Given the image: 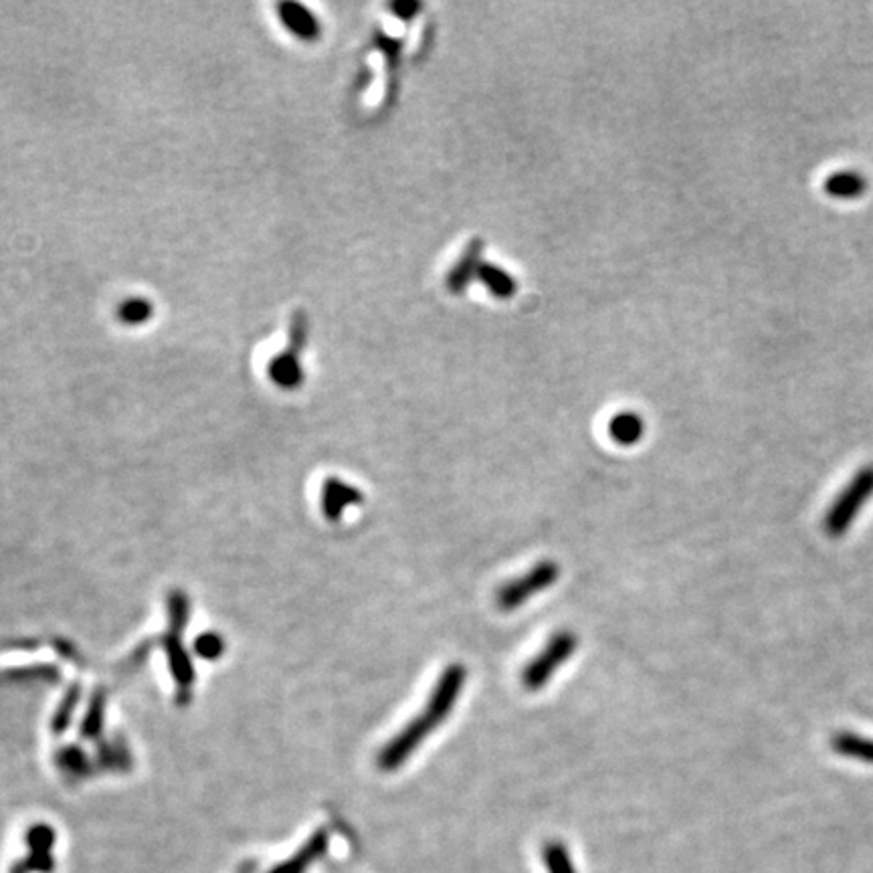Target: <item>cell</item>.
I'll list each match as a JSON object with an SVG mask.
<instances>
[{"label": "cell", "instance_id": "cell-9", "mask_svg": "<svg viewBox=\"0 0 873 873\" xmlns=\"http://www.w3.org/2000/svg\"><path fill=\"white\" fill-rule=\"evenodd\" d=\"M831 748L847 758H855L867 764H873V740L853 734V732H839L831 740Z\"/></svg>", "mask_w": 873, "mask_h": 873}, {"label": "cell", "instance_id": "cell-11", "mask_svg": "<svg viewBox=\"0 0 873 873\" xmlns=\"http://www.w3.org/2000/svg\"><path fill=\"white\" fill-rule=\"evenodd\" d=\"M281 19L291 33L302 37V39H316L318 37V21L302 5H283Z\"/></svg>", "mask_w": 873, "mask_h": 873}, {"label": "cell", "instance_id": "cell-4", "mask_svg": "<svg viewBox=\"0 0 873 873\" xmlns=\"http://www.w3.org/2000/svg\"><path fill=\"white\" fill-rule=\"evenodd\" d=\"M578 645V639L572 631H558L552 635V639L546 643V647L526 665L522 673L524 688L530 692L542 690L554 673L574 655Z\"/></svg>", "mask_w": 873, "mask_h": 873}, {"label": "cell", "instance_id": "cell-8", "mask_svg": "<svg viewBox=\"0 0 873 873\" xmlns=\"http://www.w3.org/2000/svg\"><path fill=\"white\" fill-rule=\"evenodd\" d=\"M360 500H362L360 492L354 490V488H350V485H346V483H342V481H336V479H332V481L326 483L324 508H326V514H328L332 520H338V516H340L348 506L358 504Z\"/></svg>", "mask_w": 873, "mask_h": 873}, {"label": "cell", "instance_id": "cell-2", "mask_svg": "<svg viewBox=\"0 0 873 873\" xmlns=\"http://www.w3.org/2000/svg\"><path fill=\"white\" fill-rule=\"evenodd\" d=\"M871 496H873V465H867L851 477L847 488L831 504L825 516L827 534L833 538L843 536Z\"/></svg>", "mask_w": 873, "mask_h": 873}, {"label": "cell", "instance_id": "cell-5", "mask_svg": "<svg viewBox=\"0 0 873 873\" xmlns=\"http://www.w3.org/2000/svg\"><path fill=\"white\" fill-rule=\"evenodd\" d=\"M306 330L308 324L302 318H298V322L294 324V340H291L294 344H291L285 352L277 354L269 364V376L273 378V382L281 386H296L302 380L298 350L306 340Z\"/></svg>", "mask_w": 873, "mask_h": 873}, {"label": "cell", "instance_id": "cell-10", "mask_svg": "<svg viewBox=\"0 0 873 873\" xmlns=\"http://www.w3.org/2000/svg\"><path fill=\"white\" fill-rule=\"evenodd\" d=\"M645 431L643 419L635 413H619L609 421V435L619 445H635L641 441Z\"/></svg>", "mask_w": 873, "mask_h": 873}, {"label": "cell", "instance_id": "cell-14", "mask_svg": "<svg viewBox=\"0 0 873 873\" xmlns=\"http://www.w3.org/2000/svg\"><path fill=\"white\" fill-rule=\"evenodd\" d=\"M546 859H548V865L554 869V873H570V861H568V853L564 851V847L550 845L546 849Z\"/></svg>", "mask_w": 873, "mask_h": 873}, {"label": "cell", "instance_id": "cell-6", "mask_svg": "<svg viewBox=\"0 0 873 873\" xmlns=\"http://www.w3.org/2000/svg\"><path fill=\"white\" fill-rule=\"evenodd\" d=\"M823 190L831 199L853 201L865 194L867 178L857 170H837L825 178Z\"/></svg>", "mask_w": 873, "mask_h": 873}, {"label": "cell", "instance_id": "cell-15", "mask_svg": "<svg viewBox=\"0 0 873 873\" xmlns=\"http://www.w3.org/2000/svg\"><path fill=\"white\" fill-rule=\"evenodd\" d=\"M421 7L417 3H397L393 5V11L401 17V19H411Z\"/></svg>", "mask_w": 873, "mask_h": 873}, {"label": "cell", "instance_id": "cell-12", "mask_svg": "<svg viewBox=\"0 0 873 873\" xmlns=\"http://www.w3.org/2000/svg\"><path fill=\"white\" fill-rule=\"evenodd\" d=\"M477 277L488 285V289L492 291V294L496 296V298H502V300H508V298H512L514 296V291H516V281L510 277V273H506L504 269H500V267H496V265H490V263H481V267H479V271H477Z\"/></svg>", "mask_w": 873, "mask_h": 873}, {"label": "cell", "instance_id": "cell-7", "mask_svg": "<svg viewBox=\"0 0 873 873\" xmlns=\"http://www.w3.org/2000/svg\"><path fill=\"white\" fill-rule=\"evenodd\" d=\"M481 249L483 243L479 239H473L463 255L459 257V261L451 267L449 275H447V287L453 291V294H461V291L469 285V281L477 275L479 267H481Z\"/></svg>", "mask_w": 873, "mask_h": 873}, {"label": "cell", "instance_id": "cell-3", "mask_svg": "<svg viewBox=\"0 0 873 873\" xmlns=\"http://www.w3.org/2000/svg\"><path fill=\"white\" fill-rule=\"evenodd\" d=\"M560 576V566L554 560H542L520 578H514L498 591L496 605L504 613L524 607L530 599L550 589Z\"/></svg>", "mask_w": 873, "mask_h": 873}, {"label": "cell", "instance_id": "cell-13", "mask_svg": "<svg viewBox=\"0 0 873 873\" xmlns=\"http://www.w3.org/2000/svg\"><path fill=\"white\" fill-rule=\"evenodd\" d=\"M150 312H152V306H150L148 302H144V300H128V302L122 306V310H120L122 318H124L126 322H130V324H140V322H144V320L150 316Z\"/></svg>", "mask_w": 873, "mask_h": 873}, {"label": "cell", "instance_id": "cell-1", "mask_svg": "<svg viewBox=\"0 0 873 873\" xmlns=\"http://www.w3.org/2000/svg\"><path fill=\"white\" fill-rule=\"evenodd\" d=\"M467 679V671L461 663H451L435 684L423 714L413 718L391 742H388L380 756L378 764L382 770H397L403 766L421 746L423 742L451 716L455 710L459 696L463 692Z\"/></svg>", "mask_w": 873, "mask_h": 873}]
</instances>
